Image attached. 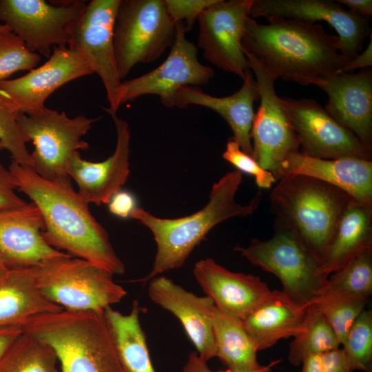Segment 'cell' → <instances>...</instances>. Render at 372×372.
I'll return each mask as SVG.
<instances>
[{
    "instance_id": "cell-48",
    "label": "cell",
    "mask_w": 372,
    "mask_h": 372,
    "mask_svg": "<svg viewBox=\"0 0 372 372\" xmlns=\"http://www.w3.org/2000/svg\"><path fill=\"white\" fill-rule=\"evenodd\" d=\"M7 28L6 25L2 24V23H0V32H2L3 30H4L6 28Z\"/></svg>"
},
{
    "instance_id": "cell-17",
    "label": "cell",
    "mask_w": 372,
    "mask_h": 372,
    "mask_svg": "<svg viewBox=\"0 0 372 372\" xmlns=\"http://www.w3.org/2000/svg\"><path fill=\"white\" fill-rule=\"evenodd\" d=\"M249 17H276L309 23L325 21L338 32L340 53L348 60L358 54L370 32L366 19L344 10L336 1L252 0Z\"/></svg>"
},
{
    "instance_id": "cell-34",
    "label": "cell",
    "mask_w": 372,
    "mask_h": 372,
    "mask_svg": "<svg viewBox=\"0 0 372 372\" xmlns=\"http://www.w3.org/2000/svg\"><path fill=\"white\" fill-rule=\"evenodd\" d=\"M353 371L372 366V311L364 309L350 327L342 344Z\"/></svg>"
},
{
    "instance_id": "cell-14",
    "label": "cell",
    "mask_w": 372,
    "mask_h": 372,
    "mask_svg": "<svg viewBox=\"0 0 372 372\" xmlns=\"http://www.w3.org/2000/svg\"><path fill=\"white\" fill-rule=\"evenodd\" d=\"M252 0H218L198 17V48L204 59L244 79L250 70L242 39Z\"/></svg>"
},
{
    "instance_id": "cell-15",
    "label": "cell",
    "mask_w": 372,
    "mask_h": 372,
    "mask_svg": "<svg viewBox=\"0 0 372 372\" xmlns=\"http://www.w3.org/2000/svg\"><path fill=\"white\" fill-rule=\"evenodd\" d=\"M281 99L298 136L300 152L322 159L371 160L372 150L335 121L316 101L305 98Z\"/></svg>"
},
{
    "instance_id": "cell-18",
    "label": "cell",
    "mask_w": 372,
    "mask_h": 372,
    "mask_svg": "<svg viewBox=\"0 0 372 372\" xmlns=\"http://www.w3.org/2000/svg\"><path fill=\"white\" fill-rule=\"evenodd\" d=\"M116 127V144L114 154L102 162L81 158L79 151L71 156L68 175L78 185V193L88 204H108L121 190L130 175V131L128 123L116 114H110Z\"/></svg>"
},
{
    "instance_id": "cell-31",
    "label": "cell",
    "mask_w": 372,
    "mask_h": 372,
    "mask_svg": "<svg viewBox=\"0 0 372 372\" xmlns=\"http://www.w3.org/2000/svg\"><path fill=\"white\" fill-rule=\"evenodd\" d=\"M293 338L288 360L294 366L300 365L309 355L324 354L341 345L331 327L313 304L307 307L302 328Z\"/></svg>"
},
{
    "instance_id": "cell-4",
    "label": "cell",
    "mask_w": 372,
    "mask_h": 372,
    "mask_svg": "<svg viewBox=\"0 0 372 372\" xmlns=\"http://www.w3.org/2000/svg\"><path fill=\"white\" fill-rule=\"evenodd\" d=\"M18 326L54 349L60 372H124L103 311L62 309L34 316Z\"/></svg>"
},
{
    "instance_id": "cell-9",
    "label": "cell",
    "mask_w": 372,
    "mask_h": 372,
    "mask_svg": "<svg viewBox=\"0 0 372 372\" xmlns=\"http://www.w3.org/2000/svg\"><path fill=\"white\" fill-rule=\"evenodd\" d=\"M101 118L84 115L70 118L64 112L45 106L30 114L19 113L18 123L34 146L32 168L49 180L68 177L67 169L72 155L89 148L82 138Z\"/></svg>"
},
{
    "instance_id": "cell-1",
    "label": "cell",
    "mask_w": 372,
    "mask_h": 372,
    "mask_svg": "<svg viewBox=\"0 0 372 372\" xmlns=\"http://www.w3.org/2000/svg\"><path fill=\"white\" fill-rule=\"evenodd\" d=\"M17 189L28 196L41 214V234L52 247L85 260L114 275L125 273L103 227L91 214L88 203L76 192L70 178L46 180L28 166H9Z\"/></svg>"
},
{
    "instance_id": "cell-19",
    "label": "cell",
    "mask_w": 372,
    "mask_h": 372,
    "mask_svg": "<svg viewBox=\"0 0 372 372\" xmlns=\"http://www.w3.org/2000/svg\"><path fill=\"white\" fill-rule=\"evenodd\" d=\"M147 293L178 319L201 358L208 362L216 356L211 324L215 304L209 296H198L161 275L148 282Z\"/></svg>"
},
{
    "instance_id": "cell-23",
    "label": "cell",
    "mask_w": 372,
    "mask_h": 372,
    "mask_svg": "<svg viewBox=\"0 0 372 372\" xmlns=\"http://www.w3.org/2000/svg\"><path fill=\"white\" fill-rule=\"evenodd\" d=\"M302 175L331 184L359 202L372 204V161L358 158L322 159L297 152L280 164L276 178Z\"/></svg>"
},
{
    "instance_id": "cell-39",
    "label": "cell",
    "mask_w": 372,
    "mask_h": 372,
    "mask_svg": "<svg viewBox=\"0 0 372 372\" xmlns=\"http://www.w3.org/2000/svg\"><path fill=\"white\" fill-rule=\"evenodd\" d=\"M16 189L12 173L0 163V211L20 208L28 203L16 194Z\"/></svg>"
},
{
    "instance_id": "cell-2",
    "label": "cell",
    "mask_w": 372,
    "mask_h": 372,
    "mask_svg": "<svg viewBox=\"0 0 372 372\" xmlns=\"http://www.w3.org/2000/svg\"><path fill=\"white\" fill-rule=\"evenodd\" d=\"M267 19L268 23L263 24L248 18L242 47L273 79L318 86L342 73L349 60L340 53L338 36L318 23Z\"/></svg>"
},
{
    "instance_id": "cell-43",
    "label": "cell",
    "mask_w": 372,
    "mask_h": 372,
    "mask_svg": "<svg viewBox=\"0 0 372 372\" xmlns=\"http://www.w3.org/2000/svg\"><path fill=\"white\" fill-rule=\"evenodd\" d=\"M372 65V35L370 34V42L366 48L361 54H358L353 59L349 60L343 68L342 73H347L357 68L364 69Z\"/></svg>"
},
{
    "instance_id": "cell-22",
    "label": "cell",
    "mask_w": 372,
    "mask_h": 372,
    "mask_svg": "<svg viewBox=\"0 0 372 372\" xmlns=\"http://www.w3.org/2000/svg\"><path fill=\"white\" fill-rule=\"evenodd\" d=\"M318 87L329 96L324 110L372 150V72L340 73Z\"/></svg>"
},
{
    "instance_id": "cell-28",
    "label": "cell",
    "mask_w": 372,
    "mask_h": 372,
    "mask_svg": "<svg viewBox=\"0 0 372 372\" xmlns=\"http://www.w3.org/2000/svg\"><path fill=\"white\" fill-rule=\"evenodd\" d=\"M140 307L133 302L127 314L112 307L103 311L114 348L124 372H156L139 320Z\"/></svg>"
},
{
    "instance_id": "cell-45",
    "label": "cell",
    "mask_w": 372,
    "mask_h": 372,
    "mask_svg": "<svg viewBox=\"0 0 372 372\" xmlns=\"http://www.w3.org/2000/svg\"><path fill=\"white\" fill-rule=\"evenodd\" d=\"M21 333L18 325L0 326V359Z\"/></svg>"
},
{
    "instance_id": "cell-7",
    "label": "cell",
    "mask_w": 372,
    "mask_h": 372,
    "mask_svg": "<svg viewBox=\"0 0 372 372\" xmlns=\"http://www.w3.org/2000/svg\"><path fill=\"white\" fill-rule=\"evenodd\" d=\"M34 271L40 291L63 309L103 311L127 295L112 273L68 254L43 261Z\"/></svg>"
},
{
    "instance_id": "cell-27",
    "label": "cell",
    "mask_w": 372,
    "mask_h": 372,
    "mask_svg": "<svg viewBox=\"0 0 372 372\" xmlns=\"http://www.w3.org/2000/svg\"><path fill=\"white\" fill-rule=\"evenodd\" d=\"M372 248V204L353 199L344 209L322 259L329 276L362 251Z\"/></svg>"
},
{
    "instance_id": "cell-46",
    "label": "cell",
    "mask_w": 372,
    "mask_h": 372,
    "mask_svg": "<svg viewBox=\"0 0 372 372\" xmlns=\"http://www.w3.org/2000/svg\"><path fill=\"white\" fill-rule=\"evenodd\" d=\"M302 372H322L324 369V354H311L302 362Z\"/></svg>"
},
{
    "instance_id": "cell-26",
    "label": "cell",
    "mask_w": 372,
    "mask_h": 372,
    "mask_svg": "<svg viewBox=\"0 0 372 372\" xmlns=\"http://www.w3.org/2000/svg\"><path fill=\"white\" fill-rule=\"evenodd\" d=\"M62 309L40 291L34 267L9 269L0 277V326L18 325L34 316Z\"/></svg>"
},
{
    "instance_id": "cell-13",
    "label": "cell",
    "mask_w": 372,
    "mask_h": 372,
    "mask_svg": "<svg viewBox=\"0 0 372 372\" xmlns=\"http://www.w3.org/2000/svg\"><path fill=\"white\" fill-rule=\"evenodd\" d=\"M176 24V38L166 59L148 73L123 81L121 104L154 94L166 107H178L177 96L182 87L206 85L214 76L213 68L199 61L197 46L185 37L183 23Z\"/></svg>"
},
{
    "instance_id": "cell-38",
    "label": "cell",
    "mask_w": 372,
    "mask_h": 372,
    "mask_svg": "<svg viewBox=\"0 0 372 372\" xmlns=\"http://www.w3.org/2000/svg\"><path fill=\"white\" fill-rule=\"evenodd\" d=\"M218 0H164L167 11L175 22H182L189 31L200 14Z\"/></svg>"
},
{
    "instance_id": "cell-41",
    "label": "cell",
    "mask_w": 372,
    "mask_h": 372,
    "mask_svg": "<svg viewBox=\"0 0 372 372\" xmlns=\"http://www.w3.org/2000/svg\"><path fill=\"white\" fill-rule=\"evenodd\" d=\"M280 362V360L271 362L254 372H271L272 368ZM207 361L201 358L196 351L190 352L182 372H231L227 371H213L207 365Z\"/></svg>"
},
{
    "instance_id": "cell-36",
    "label": "cell",
    "mask_w": 372,
    "mask_h": 372,
    "mask_svg": "<svg viewBox=\"0 0 372 372\" xmlns=\"http://www.w3.org/2000/svg\"><path fill=\"white\" fill-rule=\"evenodd\" d=\"M41 59L8 27L0 32V82L17 72L35 68Z\"/></svg>"
},
{
    "instance_id": "cell-5",
    "label": "cell",
    "mask_w": 372,
    "mask_h": 372,
    "mask_svg": "<svg viewBox=\"0 0 372 372\" xmlns=\"http://www.w3.org/2000/svg\"><path fill=\"white\" fill-rule=\"evenodd\" d=\"M269 194L271 211L291 227L322 260L338 223L354 199L338 187L302 175L280 178Z\"/></svg>"
},
{
    "instance_id": "cell-3",
    "label": "cell",
    "mask_w": 372,
    "mask_h": 372,
    "mask_svg": "<svg viewBox=\"0 0 372 372\" xmlns=\"http://www.w3.org/2000/svg\"><path fill=\"white\" fill-rule=\"evenodd\" d=\"M242 183L240 172L227 173L213 185L207 203L184 217L161 218L137 207L130 218L151 231L157 249L152 270L137 281L146 283L164 272L180 267L214 227L229 218L253 214L260 203L261 192L248 204H240L235 196Z\"/></svg>"
},
{
    "instance_id": "cell-6",
    "label": "cell",
    "mask_w": 372,
    "mask_h": 372,
    "mask_svg": "<svg viewBox=\"0 0 372 372\" xmlns=\"http://www.w3.org/2000/svg\"><path fill=\"white\" fill-rule=\"evenodd\" d=\"M234 250L276 276L284 293L301 308L312 304L328 287L329 275L322 270V260L291 227L278 219L269 239L254 238L249 246H236Z\"/></svg>"
},
{
    "instance_id": "cell-40",
    "label": "cell",
    "mask_w": 372,
    "mask_h": 372,
    "mask_svg": "<svg viewBox=\"0 0 372 372\" xmlns=\"http://www.w3.org/2000/svg\"><path fill=\"white\" fill-rule=\"evenodd\" d=\"M136 207L135 196L127 191H118L112 196L108 203L110 213L121 218H130L131 214Z\"/></svg>"
},
{
    "instance_id": "cell-24",
    "label": "cell",
    "mask_w": 372,
    "mask_h": 372,
    "mask_svg": "<svg viewBox=\"0 0 372 372\" xmlns=\"http://www.w3.org/2000/svg\"><path fill=\"white\" fill-rule=\"evenodd\" d=\"M242 87L227 96H214L198 87H184L178 93V108L196 105L209 108L219 114L229 125L231 138L245 154L252 156L251 130L255 116L254 104L259 94L251 70L247 71Z\"/></svg>"
},
{
    "instance_id": "cell-44",
    "label": "cell",
    "mask_w": 372,
    "mask_h": 372,
    "mask_svg": "<svg viewBox=\"0 0 372 372\" xmlns=\"http://www.w3.org/2000/svg\"><path fill=\"white\" fill-rule=\"evenodd\" d=\"M340 5H344L351 13L362 17L367 21L372 16L371 0H336Z\"/></svg>"
},
{
    "instance_id": "cell-49",
    "label": "cell",
    "mask_w": 372,
    "mask_h": 372,
    "mask_svg": "<svg viewBox=\"0 0 372 372\" xmlns=\"http://www.w3.org/2000/svg\"><path fill=\"white\" fill-rule=\"evenodd\" d=\"M364 372H372V366L368 368Z\"/></svg>"
},
{
    "instance_id": "cell-37",
    "label": "cell",
    "mask_w": 372,
    "mask_h": 372,
    "mask_svg": "<svg viewBox=\"0 0 372 372\" xmlns=\"http://www.w3.org/2000/svg\"><path fill=\"white\" fill-rule=\"evenodd\" d=\"M223 158L242 174L254 176L256 183L260 188L269 189L277 182L271 172L262 168L251 156L242 152L231 138L227 143Z\"/></svg>"
},
{
    "instance_id": "cell-33",
    "label": "cell",
    "mask_w": 372,
    "mask_h": 372,
    "mask_svg": "<svg viewBox=\"0 0 372 372\" xmlns=\"http://www.w3.org/2000/svg\"><path fill=\"white\" fill-rule=\"evenodd\" d=\"M326 290L347 293L369 299L372 293V248L331 273Z\"/></svg>"
},
{
    "instance_id": "cell-50",
    "label": "cell",
    "mask_w": 372,
    "mask_h": 372,
    "mask_svg": "<svg viewBox=\"0 0 372 372\" xmlns=\"http://www.w3.org/2000/svg\"><path fill=\"white\" fill-rule=\"evenodd\" d=\"M3 149V145H2L1 143L0 142V150H1Z\"/></svg>"
},
{
    "instance_id": "cell-16",
    "label": "cell",
    "mask_w": 372,
    "mask_h": 372,
    "mask_svg": "<svg viewBox=\"0 0 372 372\" xmlns=\"http://www.w3.org/2000/svg\"><path fill=\"white\" fill-rule=\"evenodd\" d=\"M94 72L85 60L68 46L54 47L48 60L26 74L0 82V94L19 113L30 114L44 107L58 88Z\"/></svg>"
},
{
    "instance_id": "cell-12",
    "label": "cell",
    "mask_w": 372,
    "mask_h": 372,
    "mask_svg": "<svg viewBox=\"0 0 372 372\" xmlns=\"http://www.w3.org/2000/svg\"><path fill=\"white\" fill-rule=\"evenodd\" d=\"M244 52L256 77L260 99L250 134L251 157L276 178L282 161L289 154L300 152V143L287 110L275 91L276 80L254 56Z\"/></svg>"
},
{
    "instance_id": "cell-10",
    "label": "cell",
    "mask_w": 372,
    "mask_h": 372,
    "mask_svg": "<svg viewBox=\"0 0 372 372\" xmlns=\"http://www.w3.org/2000/svg\"><path fill=\"white\" fill-rule=\"evenodd\" d=\"M121 0H92L70 31L68 47L76 51L100 77L109 107L116 114L121 104L123 81L120 79L114 45L116 13Z\"/></svg>"
},
{
    "instance_id": "cell-47",
    "label": "cell",
    "mask_w": 372,
    "mask_h": 372,
    "mask_svg": "<svg viewBox=\"0 0 372 372\" xmlns=\"http://www.w3.org/2000/svg\"><path fill=\"white\" fill-rule=\"evenodd\" d=\"M10 268L6 265L4 261L0 257V277L6 273Z\"/></svg>"
},
{
    "instance_id": "cell-8",
    "label": "cell",
    "mask_w": 372,
    "mask_h": 372,
    "mask_svg": "<svg viewBox=\"0 0 372 372\" xmlns=\"http://www.w3.org/2000/svg\"><path fill=\"white\" fill-rule=\"evenodd\" d=\"M176 34V24L164 0H121L114 32L120 79L137 64L156 61L172 46Z\"/></svg>"
},
{
    "instance_id": "cell-29",
    "label": "cell",
    "mask_w": 372,
    "mask_h": 372,
    "mask_svg": "<svg viewBox=\"0 0 372 372\" xmlns=\"http://www.w3.org/2000/svg\"><path fill=\"white\" fill-rule=\"evenodd\" d=\"M211 324L216 356L231 372H254L263 366L257 360L258 351L242 320L227 315L216 306Z\"/></svg>"
},
{
    "instance_id": "cell-30",
    "label": "cell",
    "mask_w": 372,
    "mask_h": 372,
    "mask_svg": "<svg viewBox=\"0 0 372 372\" xmlns=\"http://www.w3.org/2000/svg\"><path fill=\"white\" fill-rule=\"evenodd\" d=\"M54 349L23 333L0 359V372H60Z\"/></svg>"
},
{
    "instance_id": "cell-25",
    "label": "cell",
    "mask_w": 372,
    "mask_h": 372,
    "mask_svg": "<svg viewBox=\"0 0 372 372\" xmlns=\"http://www.w3.org/2000/svg\"><path fill=\"white\" fill-rule=\"evenodd\" d=\"M307 309L296 305L282 291L273 290L242 323L258 351H261L281 339L296 335L302 328Z\"/></svg>"
},
{
    "instance_id": "cell-35",
    "label": "cell",
    "mask_w": 372,
    "mask_h": 372,
    "mask_svg": "<svg viewBox=\"0 0 372 372\" xmlns=\"http://www.w3.org/2000/svg\"><path fill=\"white\" fill-rule=\"evenodd\" d=\"M19 113L0 94V142L11 154L12 161L23 166L32 167L33 161L26 143L30 140L18 123Z\"/></svg>"
},
{
    "instance_id": "cell-21",
    "label": "cell",
    "mask_w": 372,
    "mask_h": 372,
    "mask_svg": "<svg viewBox=\"0 0 372 372\" xmlns=\"http://www.w3.org/2000/svg\"><path fill=\"white\" fill-rule=\"evenodd\" d=\"M43 229L41 214L32 202L0 211V257L8 268L32 267L67 254L45 242Z\"/></svg>"
},
{
    "instance_id": "cell-42",
    "label": "cell",
    "mask_w": 372,
    "mask_h": 372,
    "mask_svg": "<svg viewBox=\"0 0 372 372\" xmlns=\"http://www.w3.org/2000/svg\"><path fill=\"white\" fill-rule=\"evenodd\" d=\"M322 372H353L342 349L338 348L324 353Z\"/></svg>"
},
{
    "instance_id": "cell-32",
    "label": "cell",
    "mask_w": 372,
    "mask_h": 372,
    "mask_svg": "<svg viewBox=\"0 0 372 372\" xmlns=\"http://www.w3.org/2000/svg\"><path fill=\"white\" fill-rule=\"evenodd\" d=\"M369 299L339 291L325 290L312 304L322 313L343 343L352 324L365 309Z\"/></svg>"
},
{
    "instance_id": "cell-11",
    "label": "cell",
    "mask_w": 372,
    "mask_h": 372,
    "mask_svg": "<svg viewBox=\"0 0 372 372\" xmlns=\"http://www.w3.org/2000/svg\"><path fill=\"white\" fill-rule=\"evenodd\" d=\"M86 1L54 5L44 0H0V23L32 52L49 58L54 47L68 46L72 25Z\"/></svg>"
},
{
    "instance_id": "cell-20",
    "label": "cell",
    "mask_w": 372,
    "mask_h": 372,
    "mask_svg": "<svg viewBox=\"0 0 372 372\" xmlns=\"http://www.w3.org/2000/svg\"><path fill=\"white\" fill-rule=\"evenodd\" d=\"M193 274L218 310L242 320L271 291L259 276L231 271L212 258L198 261Z\"/></svg>"
}]
</instances>
